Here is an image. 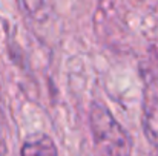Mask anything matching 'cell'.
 Instances as JSON below:
<instances>
[{
    "label": "cell",
    "mask_w": 158,
    "mask_h": 156,
    "mask_svg": "<svg viewBox=\"0 0 158 156\" xmlns=\"http://www.w3.org/2000/svg\"><path fill=\"white\" fill-rule=\"evenodd\" d=\"M89 127L94 138L95 150L102 155H129L132 139L121 124L114 118L105 104L92 103L89 109Z\"/></svg>",
    "instance_id": "6da1fadb"
},
{
    "label": "cell",
    "mask_w": 158,
    "mask_h": 156,
    "mask_svg": "<svg viewBox=\"0 0 158 156\" xmlns=\"http://www.w3.org/2000/svg\"><path fill=\"white\" fill-rule=\"evenodd\" d=\"M143 130L146 139L158 149V95H148L143 112Z\"/></svg>",
    "instance_id": "7a4b0ae2"
},
{
    "label": "cell",
    "mask_w": 158,
    "mask_h": 156,
    "mask_svg": "<svg viewBox=\"0 0 158 156\" xmlns=\"http://www.w3.org/2000/svg\"><path fill=\"white\" fill-rule=\"evenodd\" d=\"M20 153L23 156H39V155H57L58 150L54 144L52 138L45 135V133H35L26 138L25 144L22 146Z\"/></svg>",
    "instance_id": "3957f363"
},
{
    "label": "cell",
    "mask_w": 158,
    "mask_h": 156,
    "mask_svg": "<svg viewBox=\"0 0 158 156\" xmlns=\"http://www.w3.org/2000/svg\"><path fill=\"white\" fill-rule=\"evenodd\" d=\"M28 14L35 22H46L52 12V0H23Z\"/></svg>",
    "instance_id": "277c9868"
}]
</instances>
